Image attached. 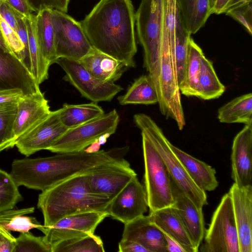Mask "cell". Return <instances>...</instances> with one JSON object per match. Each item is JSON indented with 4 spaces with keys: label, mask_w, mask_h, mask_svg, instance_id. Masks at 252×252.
<instances>
[{
    "label": "cell",
    "mask_w": 252,
    "mask_h": 252,
    "mask_svg": "<svg viewBox=\"0 0 252 252\" xmlns=\"http://www.w3.org/2000/svg\"><path fill=\"white\" fill-rule=\"evenodd\" d=\"M80 23L93 47L135 67V13L131 0H100Z\"/></svg>",
    "instance_id": "cell-1"
},
{
    "label": "cell",
    "mask_w": 252,
    "mask_h": 252,
    "mask_svg": "<svg viewBox=\"0 0 252 252\" xmlns=\"http://www.w3.org/2000/svg\"><path fill=\"white\" fill-rule=\"evenodd\" d=\"M117 158L110 151L88 152L84 150L45 158L15 159L10 174L18 187L42 191Z\"/></svg>",
    "instance_id": "cell-2"
},
{
    "label": "cell",
    "mask_w": 252,
    "mask_h": 252,
    "mask_svg": "<svg viewBox=\"0 0 252 252\" xmlns=\"http://www.w3.org/2000/svg\"><path fill=\"white\" fill-rule=\"evenodd\" d=\"M111 199L90 189L86 172L68 178L42 191L37 207L44 218V225L50 226L60 219L91 211H106Z\"/></svg>",
    "instance_id": "cell-3"
},
{
    "label": "cell",
    "mask_w": 252,
    "mask_h": 252,
    "mask_svg": "<svg viewBox=\"0 0 252 252\" xmlns=\"http://www.w3.org/2000/svg\"><path fill=\"white\" fill-rule=\"evenodd\" d=\"M133 120L140 130L145 131L162 158L171 179L199 209L208 204L205 191L193 182L170 146V141L161 128L149 116L143 113L134 115Z\"/></svg>",
    "instance_id": "cell-4"
},
{
    "label": "cell",
    "mask_w": 252,
    "mask_h": 252,
    "mask_svg": "<svg viewBox=\"0 0 252 252\" xmlns=\"http://www.w3.org/2000/svg\"><path fill=\"white\" fill-rule=\"evenodd\" d=\"M162 17V0H141L135 13L139 41L144 52V66L156 86L158 74Z\"/></svg>",
    "instance_id": "cell-5"
},
{
    "label": "cell",
    "mask_w": 252,
    "mask_h": 252,
    "mask_svg": "<svg viewBox=\"0 0 252 252\" xmlns=\"http://www.w3.org/2000/svg\"><path fill=\"white\" fill-rule=\"evenodd\" d=\"M144 161V187L148 207L153 212L174 203L170 177L158 152L147 133L141 130Z\"/></svg>",
    "instance_id": "cell-6"
},
{
    "label": "cell",
    "mask_w": 252,
    "mask_h": 252,
    "mask_svg": "<svg viewBox=\"0 0 252 252\" xmlns=\"http://www.w3.org/2000/svg\"><path fill=\"white\" fill-rule=\"evenodd\" d=\"M119 122L120 116L114 109L81 125L67 129L47 150L57 153L84 150L101 135L114 134Z\"/></svg>",
    "instance_id": "cell-7"
},
{
    "label": "cell",
    "mask_w": 252,
    "mask_h": 252,
    "mask_svg": "<svg viewBox=\"0 0 252 252\" xmlns=\"http://www.w3.org/2000/svg\"><path fill=\"white\" fill-rule=\"evenodd\" d=\"M204 238L202 252H239L237 230L228 192L222 196L214 212Z\"/></svg>",
    "instance_id": "cell-8"
},
{
    "label": "cell",
    "mask_w": 252,
    "mask_h": 252,
    "mask_svg": "<svg viewBox=\"0 0 252 252\" xmlns=\"http://www.w3.org/2000/svg\"><path fill=\"white\" fill-rule=\"evenodd\" d=\"M57 60L78 61L93 48L80 22L65 12L52 9Z\"/></svg>",
    "instance_id": "cell-9"
},
{
    "label": "cell",
    "mask_w": 252,
    "mask_h": 252,
    "mask_svg": "<svg viewBox=\"0 0 252 252\" xmlns=\"http://www.w3.org/2000/svg\"><path fill=\"white\" fill-rule=\"evenodd\" d=\"M55 63L65 73L63 79L75 87L82 96L93 102L111 101L123 88L93 76L78 61L61 58Z\"/></svg>",
    "instance_id": "cell-10"
},
{
    "label": "cell",
    "mask_w": 252,
    "mask_h": 252,
    "mask_svg": "<svg viewBox=\"0 0 252 252\" xmlns=\"http://www.w3.org/2000/svg\"><path fill=\"white\" fill-rule=\"evenodd\" d=\"M108 214L106 211H91L65 217L50 226L38 228L45 242L51 248L62 241L94 233L98 225Z\"/></svg>",
    "instance_id": "cell-11"
},
{
    "label": "cell",
    "mask_w": 252,
    "mask_h": 252,
    "mask_svg": "<svg viewBox=\"0 0 252 252\" xmlns=\"http://www.w3.org/2000/svg\"><path fill=\"white\" fill-rule=\"evenodd\" d=\"M86 175L93 191L112 200L137 174L128 161L117 158L95 166Z\"/></svg>",
    "instance_id": "cell-12"
},
{
    "label": "cell",
    "mask_w": 252,
    "mask_h": 252,
    "mask_svg": "<svg viewBox=\"0 0 252 252\" xmlns=\"http://www.w3.org/2000/svg\"><path fill=\"white\" fill-rule=\"evenodd\" d=\"M148 208L145 188L136 176L111 200L106 212L125 224L144 215Z\"/></svg>",
    "instance_id": "cell-13"
},
{
    "label": "cell",
    "mask_w": 252,
    "mask_h": 252,
    "mask_svg": "<svg viewBox=\"0 0 252 252\" xmlns=\"http://www.w3.org/2000/svg\"><path fill=\"white\" fill-rule=\"evenodd\" d=\"M67 130L61 122L59 109L51 111L43 120L19 137L15 143L19 152L29 157L47 150Z\"/></svg>",
    "instance_id": "cell-14"
},
{
    "label": "cell",
    "mask_w": 252,
    "mask_h": 252,
    "mask_svg": "<svg viewBox=\"0 0 252 252\" xmlns=\"http://www.w3.org/2000/svg\"><path fill=\"white\" fill-rule=\"evenodd\" d=\"M228 193L232 203L239 252H252V185L239 188L234 183Z\"/></svg>",
    "instance_id": "cell-15"
},
{
    "label": "cell",
    "mask_w": 252,
    "mask_h": 252,
    "mask_svg": "<svg viewBox=\"0 0 252 252\" xmlns=\"http://www.w3.org/2000/svg\"><path fill=\"white\" fill-rule=\"evenodd\" d=\"M20 89L25 96L40 91L39 85L24 63L0 48V90Z\"/></svg>",
    "instance_id": "cell-16"
},
{
    "label": "cell",
    "mask_w": 252,
    "mask_h": 252,
    "mask_svg": "<svg viewBox=\"0 0 252 252\" xmlns=\"http://www.w3.org/2000/svg\"><path fill=\"white\" fill-rule=\"evenodd\" d=\"M231 178L239 188L252 185V124L245 125L235 136L231 155Z\"/></svg>",
    "instance_id": "cell-17"
},
{
    "label": "cell",
    "mask_w": 252,
    "mask_h": 252,
    "mask_svg": "<svg viewBox=\"0 0 252 252\" xmlns=\"http://www.w3.org/2000/svg\"><path fill=\"white\" fill-rule=\"evenodd\" d=\"M51 111L48 101L41 91L23 97L18 103L13 126L15 144L19 137L45 118Z\"/></svg>",
    "instance_id": "cell-18"
},
{
    "label": "cell",
    "mask_w": 252,
    "mask_h": 252,
    "mask_svg": "<svg viewBox=\"0 0 252 252\" xmlns=\"http://www.w3.org/2000/svg\"><path fill=\"white\" fill-rule=\"evenodd\" d=\"M175 208L197 250L204 239L205 227L202 209H199L171 179Z\"/></svg>",
    "instance_id": "cell-19"
},
{
    "label": "cell",
    "mask_w": 252,
    "mask_h": 252,
    "mask_svg": "<svg viewBox=\"0 0 252 252\" xmlns=\"http://www.w3.org/2000/svg\"><path fill=\"white\" fill-rule=\"evenodd\" d=\"M124 224L122 239L138 242L150 252H167L163 233L148 216L143 215Z\"/></svg>",
    "instance_id": "cell-20"
},
{
    "label": "cell",
    "mask_w": 252,
    "mask_h": 252,
    "mask_svg": "<svg viewBox=\"0 0 252 252\" xmlns=\"http://www.w3.org/2000/svg\"><path fill=\"white\" fill-rule=\"evenodd\" d=\"M151 222L162 233L178 242L186 252H196L192 240L178 213L173 206L150 212Z\"/></svg>",
    "instance_id": "cell-21"
},
{
    "label": "cell",
    "mask_w": 252,
    "mask_h": 252,
    "mask_svg": "<svg viewBox=\"0 0 252 252\" xmlns=\"http://www.w3.org/2000/svg\"><path fill=\"white\" fill-rule=\"evenodd\" d=\"M78 62L94 77L114 83L128 68L123 62L93 47Z\"/></svg>",
    "instance_id": "cell-22"
},
{
    "label": "cell",
    "mask_w": 252,
    "mask_h": 252,
    "mask_svg": "<svg viewBox=\"0 0 252 252\" xmlns=\"http://www.w3.org/2000/svg\"><path fill=\"white\" fill-rule=\"evenodd\" d=\"M170 146L190 178L202 190L213 191L218 186L216 170L211 166L170 143Z\"/></svg>",
    "instance_id": "cell-23"
},
{
    "label": "cell",
    "mask_w": 252,
    "mask_h": 252,
    "mask_svg": "<svg viewBox=\"0 0 252 252\" xmlns=\"http://www.w3.org/2000/svg\"><path fill=\"white\" fill-rule=\"evenodd\" d=\"M179 19L190 34L196 33L212 14L210 0H176Z\"/></svg>",
    "instance_id": "cell-24"
},
{
    "label": "cell",
    "mask_w": 252,
    "mask_h": 252,
    "mask_svg": "<svg viewBox=\"0 0 252 252\" xmlns=\"http://www.w3.org/2000/svg\"><path fill=\"white\" fill-rule=\"evenodd\" d=\"M36 14L26 18L28 32V50L30 62V71L39 85L48 78L50 64L43 54L36 32Z\"/></svg>",
    "instance_id": "cell-25"
},
{
    "label": "cell",
    "mask_w": 252,
    "mask_h": 252,
    "mask_svg": "<svg viewBox=\"0 0 252 252\" xmlns=\"http://www.w3.org/2000/svg\"><path fill=\"white\" fill-rule=\"evenodd\" d=\"M120 104H155L158 97L154 83L148 75L136 79L126 93L118 97Z\"/></svg>",
    "instance_id": "cell-26"
},
{
    "label": "cell",
    "mask_w": 252,
    "mask_h": 252,
    "mask_svg": "<svg viewBox=\"0 0 252 252\" xmlns=\"http://www.w3.org/2000/svg\"><path fill=\"white\" fill-rule=\"evenodd\" d=\"M204 55L201 48L190 36L188 42L184 82L179 88L181 94L187 96L197 97L198 80L201 59Z\"/></svg>",
    "instance_id": "cell-27"
},
{
    "label": "cell",
    "mask_w": 252,
    "mask_h": 252,
    "mask_svg": "<svg viewBox=\"0 0 252 252\" xmlns=\"http://www.w3.org/2000/svg\"><path fill=\"white\" fill-rule=\"evenodd\" d=\"M104 113L101 107L93 102L80 104L64 103L59 109L61 122L67 129L88 122Z\"/></svg>",
    "instance_id": "cell-28"
},
{
    "label": "cell",
    "mask_w": 252,
    "mask_h": 252,
    "mask_svg": "<svg viewBox=\"0 0 252 252\" xmlns=\"http://www.w3.org/2000/svg\"><path fill=\"white\" fill-rule=\"evenodd\" d=\"M218 119L222 123L252 124V94L237 97L219 108Z\"/></svg>",
    "instance_id": "cell-29"
},
{
    "label": "cell",
    "mask_w": 252,
    "mask_h": 252,
    "mask_svg": "<svg viewBox=\"0 0 252 252\" xmlns=\"http://www.w3.org/2000/svg\"><path fill=\"white\" fill-rule=\"evenodd\" d=\"M52 15V9L50 8L43 9L36 14L38 39L44 57L50 65L57 60Z\"/></svg>",
    "instance_id": "cell-30"
},
{
    "label": "cell",
    "mask_w": 252,
    "mask_h": 252,
    "mask_svg": "<svg viewBox=\"0 0 252 252\" xmlns=\"http://www.w3.org/2000/svg\"><path fill=\"white\" fill-rule=\"evenodd\" d=\"M225 87L219 80L212 62L204 55L201 59L197 84V97L203 100L218 98L225 92Z\"/></svg>",
    "instance_id": "cell-31"
},
{
    "label": "cell",
    "mask_w": 252,
    "mask_h": 252,
    "mask_svg": "<svg viewBox=\"0 0 252 252\" xmlns=\"http://www.w3.org/2000/svg\"><path fill=\"white\" fill-rule=\"evenodd\" d=\"M34 209L32 207L0 212V226L8 231L20 233L27 232L33 228L38 229L42 225L35 218L27 216L33 213Z\"/></svg>",
    "instance_id": "cell-32"
},
{
    "label": "cell",
    "mask_w": 252,
    "mask_h": 252,
    "mask_svg": "<svg viewBox=\"0 0 252 252\" xmlns=\"http://www.w3.org/2000/svg\"><path fill=\"white\" fill-rule=\"evenodd\" d=\"M102 241L99 236L89 234L62 241L53 246L51 252H103Z\"/></svg>",
    "instance_id": "cell-33"
},
{
    "label": "cell",
    "mask_w": 252,
    "mask_h": 252,
    "mask_svg": "<svg viewBox=\"0 0 252 252\" xmlns=\"http://www.w3.org/2000/svg\"><path fill=\"white\" fill-rule=\"evenodd\" d=\"M17 103L0 104V152L15 146L13 126Z\"/></svg>",
    "instance_id": "cell-34"
},
{
    "label": "cell",
    "mask_w": 252,
    "mask_h": 252,
    "mask_svg": "<svg viewBox=\"0 0 252 252\" xmlns=\"http://www.w3.org/2000/svg\"><path fill=\"white\" fill-rule=\"evenodd\" d=\"M191 34L183 27L179 19L174 53V60L179 88L183 84L188 55V42Z\"/></svg>",
    "instance_id": "cell-35"
},
{
    "label": "cell",
    "mask_w": 252,
    "mask_h": 252,
    "mask_svg": "<svg viewBox=\"0 0 252 252\" xmlns=\"http://www.w3.org/2000/svg\"><path fill=\"white\" fill-rule=\"evenodd\" d=\"M22 199L10 173L0 169V212L12 209Z\"/></svg>",
    "instance_id": "cell-36"
},
{
    "label": "cell",
    "mask_w": 252,
    "mask_h": 252,
    "mask_svg": "<svg viewBox=\"0 0 252 252\" xmlns=\"http://www.w3.org/2000/svg\"><path fill=\"white\" fill-rule=\"evenodd\" d=\"M13 252H51V249L43 236H35L29 231L16 238Z\"/></svg>",
    "instance_id": "cell-37"
},
{
    "label": "cell",
    "mask_w": 252,
    "mask_h": 252,
    "mask_svg": "<svg viewBox=\"0 0 252 252\" xmlns=\"http://www.w3.org/2000/svg\"><path fill=\"white\" fill-rule=\"evenodd\" d=\"M0 28L3 38L13 54L24 63L25 59L24 45L17 32L4 21L0 15Z\"/></svg>",
    "instance_id": "cell-38"
},
{
    "label": "cell",
    "mask_w": 252,
    "mask_h": 252,
    "mask_svg": "<svg viewBox=\"0 0 252 252\" xmlns=\"http://www.w3.org/2000/svg\"><path fill=\"white\" fill-rule=\"evenodd\" d=\"M238 22L246 29L250 35L252 33V7L250 2L233 8L229 9L224 12Z\"/></svg>",
    "instance_id": "cell-39"
},
{
    "label": "cell",
    "mask_w": 252,
    "mask_h": 252,
    "mask_svg": "<svg viewBox=\"0 0 252 252\" xmlns=\"http://www.w3.org/2000/svg\"><path fill=\"white\" fill-rule=\"evenodd\" d=\"M36 12L45 8L67 11L69 0H29Z\"/></svg>",
    "instance_id": "cell-40"
},
{
    "label": "cell",
    "mask_w": 252,
    "mask_h": 252,
    "mask_svg": "<svg viewBox=\"0 0 252 252\" xmlns=\"http://www.w3.org/2000/svg\"><path fill=\"white\" fill-rule=\"evenodd\" d=\"M0 15L4 21L16 32L18 20L20 17H23L4 0L0 3Z\"/></svg>",
    "instance_id": "cell-41"
},
{
    "label": "cell",
    "mask_w": 252,
    "mask_h": 252,
    "mask_svg": "<svg viewBox=\"0 0 252 252\" xmlns=\"http://www.w3.org/2000/svg\"><path fill=\"white\" fill-rule=\"evenodd\" d=\"M16 32L24 45L25 48V59L24 63L30 71V62L28 50L29 37L26 17H22L19 19Z\"/></svg>",
    "instance_id": "cell-42"
},
{
    "label": "cell",
    "mask_w": 252,
    "mask_h": 252,
    "mask_svg": "<svg viewBox=\"0 0 252 252\" xmlns=\"http://www.w3.org/2000/svg\"><path fill=\"white\" fill-rule=\"evenodd\" d=\"M16 11L24 17L37 13L29 0H4Z\"/></svg>",
    "instance_id": "cell-43"
},
{
    "label": "cell",
    "mask_w": 252,
    "mask_h": 252,
    "mask_svg": "<svg viewBox=\"0 0 252 252\" xmlns=\"http://www.w3.org/2000/svg\"><path fill=\"white\" fill-rule=\"evenodd\" d=\"M24 96L20 89L0 90V104L17 103Z\"/></svg>",
    "instance_id": "cell-44"
},
{
    "label": "cell",
    "mask_w": 252,
    "mask_h": 252,
    "mask_svg": "<svg viewBox=\"0 0 252 252\" xmlns=\"http://www.w3.org/2000/svg\"><path fill=\"white\" fill-rule=\"evenodd\" d=\"M16 238L10 231L0 226V252H13Z\"/></svg>",
    "instance_id": "cell-45"
},
{
    "label": "cell",
    "mask_w": 252,
    "mask_h": 252,
    "mask_svg": "<svg viewBox=\"0 0 252 252\" xmlns=\"http://www.w3.org/2000/svg\"><path fill=\"white\" fill-rule=\"evenodd\" d=\"M119 252H150L149 251L138 242L121 239L119 243Z\"/></svg>",
    "instance_id": "cell-46"
},
{
    "label": "cell",
    "mask_w": 252,
    "mask_h": 252,
    "mask_svg": "<svg viewBox=\"0 0 252 252\" xmlns=\"http://www.w3.org/2000/svg\"><path fill=\"white\" fill-rule=\"evenodd\" d=\"M163 235L166 242L167 252H186L184 248L178 242L164 233Z\"/></svg>",
    "instance_id": "cell-47"
},
{
    "label": "cell",
    "mask_w": 252,
    "mask_h": 252,
    "mask_svg": "<svg viewBox=\"0 0 252 252\" xmlns=\"http://www.w3.org/2000/svg\"><path fill=\"white\" fill-rule=\"evenodd\" d=\"M230 0H216L212 6V14L224 13L226 6Z\"/></svg>",
    "instance_id": "cell-48"
},
{
    "label": "cell",
    "mask_w": 252,
    "mask_h": 252,
    "mask_svg": "<svg viewBox=\"0 0 252 252\" xmlns=\"http://www.w3.org/2000/svg\"><path fill=\"white\" fill-rule=\"evenodd\" d=\"M252 2V0H230L228 3L225 12L227 10L233 8L235 7Z\"/></svg>",
    "instance_id": "cell-49"
},
{
    "label": "cell",
    "mask_w": 252,
    "mask_h": 252,
    "mask_svg": "<svg viewBox=\"0 0 252 252\" xmlns=\"http://www.w3.org/2000/svg\"><path fill=\"white\" fill-rule=\"evenodd\" d=\"M0 48L2 49L3 51L13 54L11 50L6 44L0 28ZM14 55V54H13Z\"/></svg>",
    "instance_id": "cell-50"
},
{
    "label": "cell",
    "mask_w": 252,
    "mask_h": 252,
    "mask_svg": "<svg viewBox=\"0 0 252 252\" xmlns=\"http://www.w3.org/2000/svg\"><path fill=\"white\" fill-rule=\"evenodd\" d=\"M101 145L98 143L97 139L86 148L85 150L88 152H95L98 151Z\"/></svg>",
    "instance_id": "cell-51"
},
{
    "label": "cell",
    "mask_w": 252,
    "mask_h": 252,
    "mask_svg": "<svg viewBox=\"0 0 252 252\" xmlns=\"http://www.w3.org/2000/svg\"><path fill=\"white\" fill-rule=\"evenodd\" d=\"M110 135H111V134L109 133H106L101 135L97 139L98 143L100 145L104 144L106 142L107 139L110 136Z\"/></svg>",
    "instance_id": "cell-52"
},
{
    "label": "cell",
    "mask_w": 252,
    "mask_h": 252,
    "mask_svg": "<svg viewBox=\"0 0 252 252\" xmlns=\"http://www.w3.org/2000/svg\"><path fill=\"white\" fill-rule=\"evenodd\" d=\"M216 0H210V3H211V8H212V6H213V5L214 4L215 1Z\"/></svg>",
    "instance_id": "cell-53"
},
{
    "label": "cell",
    "mask_w": 252,
    "mask_h": 252,
    "mask_svg": "<svg viewBox=\"0 0 252 252\" xmlns=\"http://www.w3.org/2000/svg\"><path fill=\"white\" fill-rule=\"evenodd\" d=\"M4 0H0V3L2 1H4Z\"/></svg>",
    "instance_id": "cell-54"
}]
</instances>
